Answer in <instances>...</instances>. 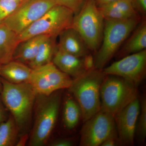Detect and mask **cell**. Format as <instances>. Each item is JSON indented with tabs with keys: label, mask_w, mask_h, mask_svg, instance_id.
Returning <instances> with one entry per match:
<instances>
[{
	"label": "cell",
	"mask_w": 146,
	"mask_h": 146,
	"mask_svg": "<svg viewBox=\"0 0 146 146\" xmlns=\"http://www.w3.org/2000/svg\"><path fill=\"white\" fill-rule=\"evenodd\" d=\"M84 123L80 146H101L108 138L117 135L115 117L101 109Z\"/></svg>",
	"instance_id": "obj_9"
},
{
	"label": "cell",
	"mask_w": 146,
	"mask_h": 146,
	"mask_svg": "<svg viewBox=\"0 0 146 146\" xmlns=\"http://www.w3.org/2000/svg\"><path fill=\"white\" fill-rule=\"evenodd\" d=\"M72 80L51 62L32 69L29 83L37 95L49 96L56 91L69 89Z\"/></svg>",
	"instance_id": "obj_8"
},
{
	"label": "cell",
	"mask_w": 146,
	"mask_h": 146,
	"mask_svg": "<svg viewBox=\"0 0 146 146\" xmlns=\"http://www.w3.org/2000/svg\"><path fill=\"white\" fill-rule=\"evenodd\" d=\"M106 75L121 77L138 87L146 73V50L124 56L102 70Z\"/></svg>",
	"instance_id": "obj_11"
},
{
	"label": "cell",
	"mask_w": 146,
	"mask_h": 146,
	"mask_svg": "<svg viewBox=\"0 0 146 146\" xmlns=\"http://www.w3.org/2000/svg\"><path fill=\"white\" fill-rule=\"evenodd\" d=\"M56 5L61 6L70 9L74 14L78 13L86 0H54Z\"/></svg>",
	"instance_id": "obj_25"
},
{
	"label": "cell",
	"mask_w": 146,
	"mask_h": 146,
	"mask_svg": "<svg viewBox=\"0 0 146 146\" xmlns=\"http://www.w3.org/2000/svg\"><path fill=\"white\" fill-rule=\"evenodd\" d=\"M52 62L60 71L74 78L86 72L84 67L82 58L65 52L58 47Z\"/></svg>",
	"instance_id": "obj_15"
},
{
	"label": "cell",
	"mask_w": 146,
	"mask_h": 146,
	"mask_svg": "<svg viewBox=\"0 0 146 146\" xmlns=\"http://www.w3.org/2000/svg\"><path fill=\"white\" fill-rule=\"evenodd\" d=\"M20 131L11 115L0 124V146H16Z\"/></svg>",
	"instance_id": "obj_22"
},
{
	"label": "cell",
	"mask_w": 146,
	"mask_h": 146,
	"mask_svg": "<svg viewBox=\"0 0 146 146\" xmlns=\"http://www.w3.org/2000/svg\"><path fill=\"white\" fill-rule=\"evenodd\" d=\"M84 67L86 71L91 70L95 69V60L93 56L88 54L82 58Z\"/></svg>",
	"instance_id": "obj_26"
},
{
	"label": "cell",
	"mask_w": 146,
	"mask_h": 146,
	"mask_svg": "<svg viewBox=\"0 0 146 146\" xmlns=\"http://www.w3.org/2000/svg\"><path fill=\"white\" fill-rule=\"evenodd\" d=\"M32 69L28 65L12 60L1 65V77L10 83H29Z\"/></svg>",
	"instance_id": "obj_16"
},
{
	"label": "cell",
	"mask_w": 146,
	"mask_h": 146,
	"mask_svg": "<svg viewBox=\"0 0 146 146\" xmlns=\"http://www.w3.org/2000/svg\"><path fill=\"white\" fill-rule=\"evenodd\" d=\"M47 36L38 35L19 42L13 53V60L29 66L34 60L41 43Z\"/></svg>",
	"instance_id": "obj_17"
},
{
	"label": "cell",
	"mask_w": 146,
	"mask_h": 146,
	"mask_svg": "<svg viewBox=\"0 0 146 146\" xmlns=\"http://www.w3.org/2000/svg\"><path fill=\"white\" fill-rule=\"evenodd\" d=\"M138 97L137 86L125 79L106 75L100 89L101 109L115 116Z\"/></svg>",
	"instance_id": "obj_6"
},
{
	"label": "cell",
	"mask_w": 146,
	"mask_h": 146,
	"mask_svg": "<svg viewBox=\"0 0 146 146\" xmlns=\"http://www.w3.org/2000/svg\"><path fill=\"white\" fill-rule=\"evenodd\" d=\"M56 5L54 0H27L20 4L2 24L20 34Z\"/></svg>",
	"instance_id": "obj_10"
},
{
	"label": "cell",
	"mask_w": 146,
	"mask_h": 146,
	"mask_svg": "<svg viewBox=\"0 0 146 146\" xmlns=\"http://www.w3.org/2000/svg\"><path fill=\"white\" fill-rule=\"evenodd\" d=\"M63 123L66 129H74L82 119L81 109L73 97L68 96L65 98L63 110Z\"/></svg>",
	"instance_id": "obj_21"
},
{
	"label": "cell",
	"mask_w": 146,
	"mask_h": 146,
	"mask_svg": "<svg viewBox=\"0 0 146 146\" xmlns=\"http://www.w3.org/2000/svg\"><path fill=\"white\" fill-rule=\"evenodd\" d=\"M106 76L95 68L72 80L68 89L80 108L83 123L101 110V86Z\"/></svg>",
	"instance_id": "obj_2"
},
{
	"label": "cell",
	"mask_w": 146,
	"mask_h": 146,
	"mask_svg": "<svg viewBox=\"0 0 146 146\" xmlns=\"http://www.w3.org/2000/svg\"><path fill=\"white\" fill-rule=\"evenodd\" d=\"M1 64H0V73H1ZM2 85L1 80V74H0V94L2 91Z\"/></svg>",
	"instance_id": "obj_33"
},
{
	"label": "cell",
	"mask_w": 146,
	"mask_h": 146,
	"mask_svg": "<svg viewBox=\"0 0 146 146\" xmlns=\"http://www.w3.org/2000/svg\"><path fill=\"white\" fill-rule=\"evenodd\" d=\"M56 38V37L47 36L42 41L34 60L29 65L30 68L33 69L52 62L57 49Z\"/></svg>",
	"instance_id": "obj_20"
},
{
	"label": "cell",
	"mask_w": 146,
	"mask_h": 146,
	"mask_svg": "<svg viewBox=\"0 0 146 146\" xmlns=\"http://www.w3.org/2000/svg\"><path fill=\"white\" fill-rule=\"evenodd\" d=\"M3 103L18 125L20 134L27 133L31 122L37 94L29 83L15 84L1 78Z\"/></svg>",
	"instance_id": "obj_1"
},
{
	"label": "cell",
	"mask_w": 146,
	"mask_h": 146,
	"mask_svg": "<svg viewBox=\"0 0 146 146\" xmlns=\"http://www.w3.org/2000/svg\"><path fill=\"white\" fill-rule=\"evenodd\" d=\"M61 100L60 90L49 96L37 95L29 145L43 146L47 143L57 121Z\"/></svg>",
	"instance_id": "obj_3"
},
{
	"label": "cell",
	"mask_w": 146,
	"mask_h": 146,
	"mask_svg": "<svg viewBox=\"0 0 146 146\" xmlns=\"http://www.w3.org/2000/svg\"><path fill=\"white\" fill-rule=\"evenodd\" d=\"M20 4L15 0H0V24L13 13Z\"/></svg>",
	"instance_id": "obj_24"
},
{
	"label": "cell",
	"mask_w": 146,
	"mask_h": 146,
	"mask_svg": "<svg viewBox=\"0 0 146 146\" xmlns=\"http://www.w3.org/2000/svg\"><path fill=\"white\" fill-rule=\"evenodd\" d=\"M20 138H18V141L16 146H23L25 145L27 142L29 141V135L27 133H22L21 134Z\"/></svg>",
	"instance_id": "obj_31"
},
{
	"label": "cell",
	"mask_w": 146,
	"mask_h": 146,
	"mask_svg": "<svg viewBox=\"0 0 146 146\" xmlns=\"http://www.w3.org/2000/svg\"><path fill=\"white\" fill-rule=\"evenodd\" d=\"M104 19L94 0H86L74 14L72 27L78 32L89 50L97 52L101 44Z\"/></svg>",
	"instance_id": "obj_5"
},
{
	"label": "cell",
	"mask_w": 146,
	"mask_h": 146,
	"mask_svg": "<svg viewBox=\"0 0 146 146\" xmlns=\"http://www.w3.org/2000/svg\"><path fill=\"white\" fill-rule=\"evenodd\" d=\"M140 112V101L137 98L114 116L120 145H133Z\"/></svg>",
	"instance_id": "obj_12"
},
{
	"label": "cell",
	"mask_w": 146,
	"mask_h": 146,
	"mask_svg": "<svg viewBox=\"0 0 146 146\" xmlns=\"http://www.w3.org/2000/svg\"><path fill=\"white\" fill-rule=\"evenodd\" d=\"M15 1L18 2V3H21L24 2L25 1L27 0H15Z\"/></svg>",
	"instance_id": "obj_34"
},
{
	"label": "cell",
	"mask_w": 146,
	"mask_h": 146,
	"mask_svg": "<svg viewBox=\"0 0 146 146\" xmlns=\"http://www.w3.org/2000/svg\"><path fill=\"white\" fill-rule=\"evenodd\" d=\"M139 16L123 20L104 19L101 44L94 58L95 67L102 70L138 26Z\"/></svg>",
	"instance_id": "obj_4"
},
{
	"label": "cell",
	"mask_w": 146,
	"mask_h": 146,
	"mask_svg": "<svg viewBox=\"0 0 146 146\" xmlns=\"http://www.w3.org/2000/svg\"><path fill=\"white\" fill-rule=\"evenodd\" d=\"M133 30L131 36L128 39L120 53L121 56L139 52L146 49V23L144 21Z\"/></svg>",
	"instance_id": "obj_19"
},
{
	"label": "cell",
	"mask_w": 146,
	"mask_h": 146,
	"mask_svg": "<svg viewBox=\"0 0 146 146\" xmlns=\"http://www.w3.org/2000/svg\"><path fill=\"white\" fill-rule=\"evenodd\" d=\"M98 7L106 20H126L138 16L132 0H117Z\"/></svg>",
	"instance_id": "obj_14"
},
{
	"label": "cell",
	"mask_w": 146,
	"mask_h": 146,
	"mask_svg": "<svg viewBox=\"0 0 146 146\" xmlns=\"http://www.w3.org/2000/svg\"><path fill=\"white\" fill-rule=\"evenodd\" d=\"M58 48L78 57L83 58L89 54V49L78 32L72 27L58 35Z\"/></svg>",
	"instance_id": "obj_13"
},
{
	"label": "cell",
	"mask_w": 146,
	"mask_h": 146,
	"mask_svg": "<svg viewBox=\"0 0 146 146\" xmlns=\"http://www.w3.org/2000/svg\"><path fill=\"white\" fill-rule=\"evenodd\" d=\"M19 42L18 34L4 24H0V64H6L13 60Z\"/></svg>",
	"instance_id": "obj_18"
},
{
	"label": "cell",
	"mask_w": 146,
	"mask_h": 146,
	"mask_svg": "<svg viewBox=\"0 0 146 146\" xmlns=\"http://www.w3.org/2000/svg\"><path fill=\"white\" fill-rule=\"evenodd\" d=\"M74 16L70 9L55 5L18 35L19 42L38 35L57 37L64 30L72 27Z\"/></svg>",
	"instance_id": "obj_7"
},
{
	"label": "cell",
	"mask_w": 146,
	"mask_h": 146,
	"mask_svg": "<svg viewBox=\"0 0 146 146\" xmlns=\"http://www.w3.org/2000/svg\"><path fill=\"white\" fill-rule=\"evenodd\" d=\"M117 0H94L98 7L105 5Z\"/></svg>",
	"instance_id": "obj_32"
},
{
	"label": "cell",
	"mask_w": 146,
	"mask_h": 146,
	"mask_svg": "<svg viewBox=\"0 0 146 146\" xmlns=\"http://www.w3.org/2000/svg\"><path fill=\"white\" fill-rule=\"evenodd\" d=\"M120 145L118 135L111 136L106 139L101 145V146H115Z\"/></svg>",
	"instance_id": "obj_29"
},
{
	"label": "cell",
	"mask_w": 146,
	"mask_h": 146,
	"mask_svg": "<svg viewBox=\"0 0 146 146\" xmlns=\"http://www.w3.org/2000/svg\"><path fill=\"white\" fill-rule=\"evenodd\" d=\"M7 109L3 103L0 95V124L8 118Z\"/></svg>",
	"instance_id": "obj_30"
},
{
	"label": "cell",
	"mask_w": 146,
	"mask_h": 146,
	"mask_svg": "<svg viewBox=\"0 0 146 146\" xmlns=\"http://www.w3.org/2000/svg\"><path fill=\"white\" fill-rule=\"evenodd\" d=\"M73 145V141L66 138L56 139L50 144V146H71Z\"/></svg>",
	"instance_id": "obj_28"
},
{
	"label": "cell",
	"mask_w": 146,
	"mask_h": 146,
	"mask_svg": "<svg viewBox=\"0 0 146 146\" xmlns=\"http://www.w3.org/2000/svg\"><path fill=\"white\" fill-rule=\"evenodd\" d=\"M138 12L145 16L146 14V0H132Z\"/></svg>",
	"instance_id": "obj_27"
},
{
	"label": "cell",
	"mask_w": 146,
	"mask_h": 146,
	"mask_svg": "<svg viewBox=\"0 0 146 146\" xmlns=\"http://www.w3.org/2000/svg\"><path fill=\"white\" fill-rule=\"evenodd\" d=\"M138 121L136 133L139 140L143 142L146 136V100L145 98L140 102V112Z\"/></svg>",
	"instance_id": "obj_23"
}]
</instances>
